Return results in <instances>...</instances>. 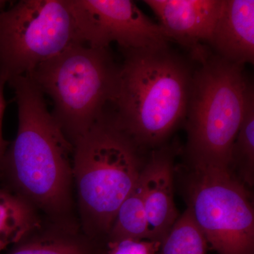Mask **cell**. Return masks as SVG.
Returning a JSON list of instances; mask_svg holds the SVG:
<instances>
[{
    "label": "cell",
    "mask_w": 254,
    "mask_h": 254,
    "mask_svg": "<svg viewBox=\"0 0 254 254\" xmlns=\"http://www.w3.org/2000/svg\"><path fill=\"white\" fill-rule=\"evenodd\" d=\"M8 83L16 95L18 130L0 158V186L66 226L72 208L73 145L29 76Z\"/></svg>",
    "instance_id": "cell-1"
},
{
    "label": "cell",
    "mask_w": 254,
    "mask_h": 254,
    "mask_svg": "<svg viewBox=\"0 0 254 254\" xmlns=\"http://www.w3.org/2000/svg\"><path fill=\"white\" fill-rule=\"evenodd\" d=\"M124 53L110 114L137 145L155 148L185 121L193 72L168 47Z\"/></svg>",
    "instance_id": "cell-2"
},
{
    "label": "cell",
    "mask_w": 254,
    "mask_h": 254,
    "mask_svg": "<svg viewBox=\"0 0 254 254\" xmlns=\"http://www.w3.org/2000/svg\"><path fill=\"white\" fill-rule=\"evenodd\" d=\"M73 177L84 230L108 235L146 162L108 112L73 143Z\"/></svg>",
    "instance_id": "cell-3"
},
{
    "label": "cell",
    "mask_w": 254,
    "mask_h": 254,
    "mask_svg": "<svg viewBox=\"0 0 254 254\" xmlns=\"http://www.w3.org/2000/svg\"><path fill=\"white\" fill-rule=\"evenodd\" d=\"M192 77L186 118L190 167L232 171V150L250 83L244 66L205 50Z\"/></svg>",
    "instance_id": "cell-4"
},
{
    "label": "cell",
    "mask_w": 254,
    "mask_h": 254,
    "mask_svg": "<svg viewBox=\"0 0 254 254\" xmlns=\"http://www.w3.org/2000/svg\"><path fill=\"white\" fill-rule=\"evenodd\" d=\"M108 48L78 43L28 76L53 100L52 115L72 145L104 115L115 98L120 66Z\"/></svg>",
    "instance_id": "cell-5"
},
{
    "label": "cell",
    "mask_w": 254,
    "mask_h": 254,
    "mask_svg": "<svg viewBox=\"0 0 254 254\" xmlns=\"http://www.w3.org/2000/svg\"><path fill=\"white\" fill-rule=\"evenodd\" d=\"M85 43L71 0H21L0 10V78L28 76L70 47Z\"/></svg>",
    "instance_id": "cell-6"
},
{
    "label": "cell",
    "mask_w": 254,
    "mask_h": 254,
    "mask_svg": "<svg viewBox=\"0 0 254 254\" xmlns=\"http://www.w3.org/2000/svg\"><path fill=\"white\" fill-rule=\"evenodd\" d=\"M188 208L218 254H254V211L246 186L232 171L190 167Z\"/></svg>",
    "instance_id": "cell-7"
},
{
    "label": "cell",
    "mask_w": 254,
    "mask_h": 254,
    "mask_svg": "<svg viewBox=\"0 0 254 254\" xmlns=\"http://www.w3.org/2000/svg\"><path fill=\"white\" fill-rule=\"evenodd\" d=\"M86 44L108 48L118 43L123 52L168 47L163 28L129 0H71Z\"/></svg>",
    "instance_id": "cell-8"
},
{
    "label": "cell",
    "mask_w": 254,
    "mask_h": 254,
    "mask_svg": "<svg viewBox=\"0 0 254 254\" xmlns=\"http://www.w3.org/2000/svg\"><path fill=\"white\" fill-rule=\"evenodd\" d=\"M160 21L165 36L194 55L210 41L222 0H145Z\"/></svg>",
    "instance_id": "cell-9"
},
{
    "label": "cell",
    "mask_w": 254,
    "mask_h": 254,
    "mask_svg": "<svg viewBox=\"0 0 254 254\" xmlns=\"http://www.w3.org/2000/svg\"><path fill=\"white\" fill-rule=\"evenodd\" d=\"M175 153L170 146L153 150L143 169L148 240L161 243L180 214L174 199Z\"/></svg>",
    "instance_id": "cell-10"
},
{
    "label": "cell",
    "mask_w": 254,
    "mask_h": 254,
    "mask_svg": "<svg viewBox=\"0 0 254 254\" xmlns=\"http://www.w3.org/2000/svg\"><path fill=\"white\" fill-rule=\"evenodd\" d=\"M222 59L254 63V0H222L209 43Z\"/></svg>",
    "instance_id": "cell-11"
},
{
    "label": "cell",
    "mask_w": 254,
    "mask_h": 254,
    "mask_svg": "<svg viewBox=\"0 0 254 254\" xmlns=\"http://www.w3.org/2000/svg\"><path fill=\"white\" fill-rule=\"evenodd\" d=\"M41 227L39 211L22 197L0 186V252Z\"/></svg>",
    "instance_id": "cell-12"
},
{
    "label": "cell",
    "mask_w": 254,
    "mask_h": 254,
    "mask_svg": "<svg viewBox=\"0 0 254 254\" xmlns=\"http://www.w3.org/2000/svg\"><path fill=\"white\" fill-rule=\"evenodd\" d=\"M145 178L142 170L136 185L123 202L108 236L109 241L133 239L148 240V220L145 205Z\"/></svg>",
    "instance_id": "cell-13"
},
{
    "label": "cell",
    "mask_w": 254,
    "mask_h": 254,
    "mask_svg": "<svg viewBox=\"0 0 254 254\" xmlns=\"http://www.w3.org/2000/svg\"><path fill=\"white\" fill-rule=\"evenodd\" d=\"M232 171L244 185L254 183V92L250 84L243 116L232 150Z\"/></svg>",
    "instance_id": "cell-14"
},
{
    "label": "cell",
    "mask_w": 254,
    "mask_h": 254,
    "mask_svg": "<svg viewBox=\"0 0 254 254\" xmlns=\"http://www.w3.org/2000/svg\"><path fill=\"white\" fill-rule=\"evenodd\" d=\"M37 232L5 254H93L91 244L71 231Z\"/></svg>",
    "instance_id": "cell-15"
},
{
    "label": "cell",
    "mask_w": 254,
    "mask_h": 254,
    "mask_svg": "<svg viewBox=\"0 0 254 254\" xmlns=\"http://www.w3.org/2000/svg\"><path fill=\"white\" fill-rule=\"evenodd\" d=\"M208 242L187 207L160 243L156 254H206Z\"/></svg>",
    "instance_id": "cell-16"
},
{
    "label": "cell",
    "mask_w": 254,
    "mask_h": 254,
    "mask_svg": "<svg viewBox=\"0 0 254 254\" xmlns=\"http://www.w3.org/2000/svg\"><path fill=\"white\" fill-rule=\"evenodd\" d=\"M160 245L155 241L122 239L110 241L103 254H156Z\"/></svg>",
    "instance_id": "cell-17"
},
{
    "label": "cell",
    "mask_w": 254,
    "mask_h": 254,
    "mask_svg": "<svg viewBox=\"0 0 254 254\" xmlns=\"http://www.w3.org/2000/svg\"><path fill=\"white\" fill-rule=\"evenodd\" d=\"M6 81L3 78H0V158L4 154L5 150L9 145V142L5 141L2 136V120L4 117L6 101H5L4 90Z\"/></svg>",
    "instance_id": "cell-18"
}]
</instances>
